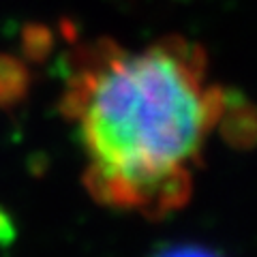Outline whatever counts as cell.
<instances>
[{
    "label": "cell",
    "instance_id": "obj_1",
    "mask_svg": "<svg viewBox=\"0 0 257 257\" xmlns=\"http://www.w3.org/2000/svg\"><path fill=\"white\" fill-rule=\"evenodd\" d=\"M225 107V92L208 82L206 52L182 37L138 52L109 39L79 47L60 99L88 159V193L150 219L189 202L193 170Z\"/></svg>",
    "mask_w": 257,
    "mask_h": 257
},
{
    "label": "cell",
    "instance_id": "obj_2",
    "mask_svg": "<svg viewBox=\"0 0 257 257\" xmlns=\"http://www.w3.org/2000/svg\"><path fill=\"white\" fill-rule=\"evenodd\" d=\"M28 88V73L11 56H0V107L18 103Z\"/></svg>",
    "mask_w": 257,
    "mask_h": 257
},
{
    "label": "cell",
    "instance_id": "obj_3",
    "mask_svg": "<svg viewBox=\"0 0 257 257\" xmlns=\"http://www.w3.org/2000/svg\"><path fill=\"white\" fill-rule=\"evenodd\" d=\"M7 238H11V223L0 212V240H7Z\"/></svg>",
    "mask_w": 257,
    "mask_h": 257
}]
</instances>
